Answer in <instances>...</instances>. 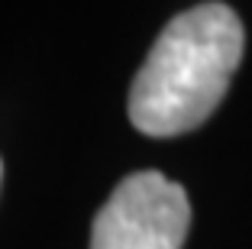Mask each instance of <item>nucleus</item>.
I'll list each match as a JSON object with an SVG mask.
<instances>
[{"label":"nucleus","mask_w":252,"mask_h":249,"mask_svg":"<svg viewBox=\"0 0 252 249\" xmlns=\"http://www.w3.org/2000/svg\"><path fill=\"white\" fill-rule=\"evenodd\" d=\"M0 175H3V169H0Z\"/></svg>","instance_id":"3"},{"label":"nucleus","mask_w":252,"mask_h":249,"mask_svg":"<svg viewBox=\"0 0 252 249\" xmlns=\"http://www.w3.org/2000/svg\"><path fill=\"white\" fill-rule=\"evenodd\" d=\"M243 42V23L226 3H200L168 20L129 88L133 126L158 140L197 130L230 91Z\"/></svg>","instance_id":"1"},{"label":"nucleus","mask_w":252,"mask_h":249,"mask_svg":"<svg viewBox=\"0 0 252 249\" xmlns=\"http://www.w3.org/2000/svg\"><path fill=\"white\" fill-rule=\"evenodd\" d=\"M191 204L162 172H133L113 188L91 227V249H181Z\"/></svg>","instance_id":"2"}]
</instances>
